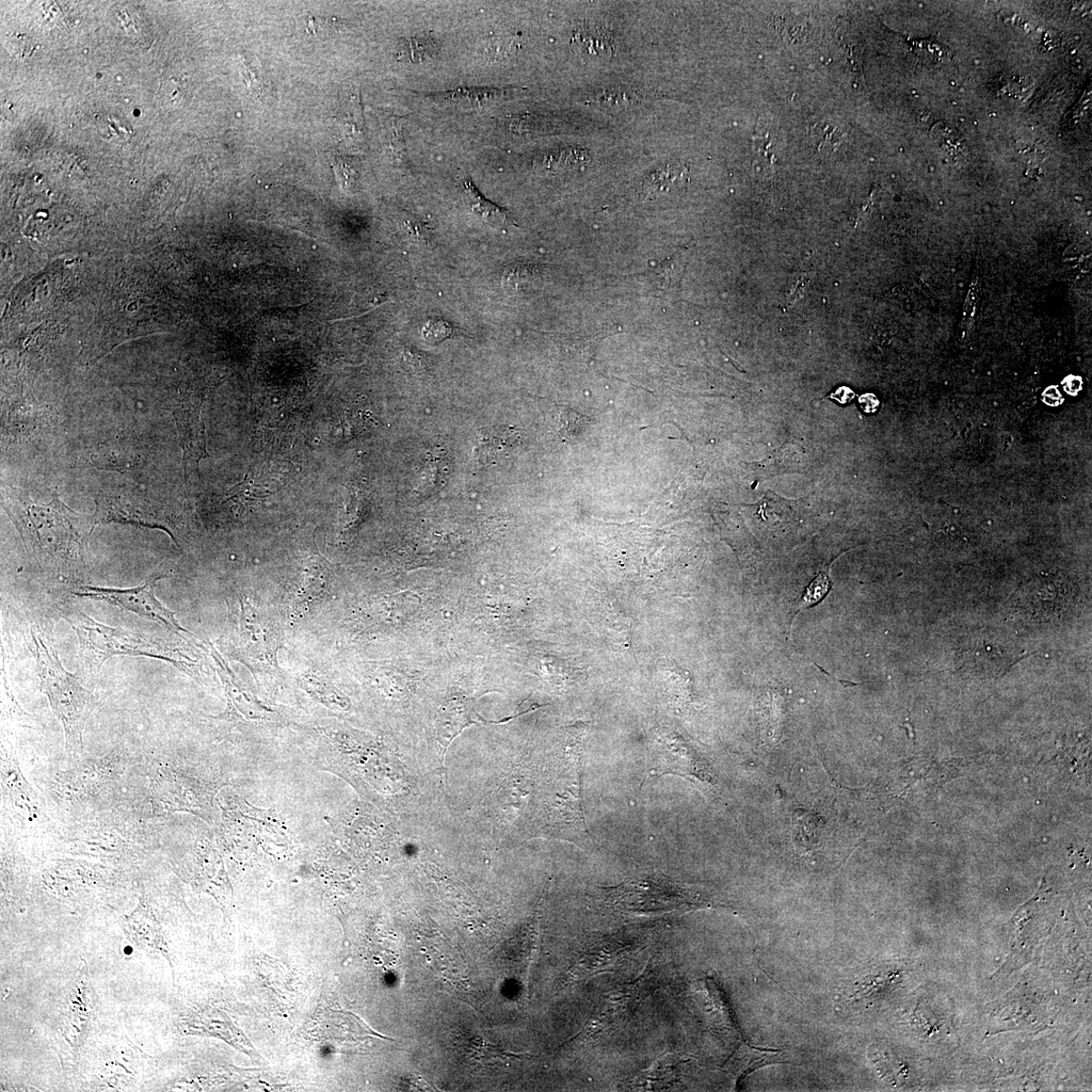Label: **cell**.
Wrapping results in <instances>:
<instances>
[{
  "label": "cell",
  "mask_w": 1092,
  "mask_h": 1092,
  "mask_svg": "<svg viewBox=\"0 0 1092 1092\" xmlns=\"http://www.w3.org/2000/svg\"><path fill=\"white\" fill-rule=\"evenodd\" d=\"M5 508L21 536L29 563L61 584L83 586L87 572V541L96 526L93 517L82 516L58 497L50 503L31 502L18 490L6 494Z\"/></svg>",
  "instance_id": "6da1fadb"
},
{
  "label": "cell",
  "mask_w": 1092,
  "mask_h": 1092,
  "mask_svg": "<svg viewBox=\"0 0 1092 1092\" xmlns=\"http://www.w3.org/2000/svg\"><path fill=\"white\" fill-rule=\"evenodd\" d=\"M582 735H573L563 751L549 761L533 818L536 831L594 849L600 845L588 829L582 808Z\"/></svg>",
  "instance_id": "7a4b0ae2"
},
{
  "label": "cell",
  "mask_w": 1092,
  "mask_h": 1092,
  "mask_svg": "<svg viewBox=\"0 0 1092 1092\" xmlns=\"http://www.w3.org/2000/svg\"><path fill=\"white\" fill-rule=\"evenodd\" d=\"M62 617L77 635L80 661L88 673H99L111 657L127 655L156 658L173 665L192 678H201L199 661L181 645L141 632L112 628L79 610H67Z\"/></svg>",
  "instance_id": "3957f363"
},
{
  "label": "cell",
  "mask_w": 1092,
  "mask_h": 1092,
  "mask_svg": "<svg viewBox=\"0 0 1092 1092\" xmlns=\"http://www.w3.org/2000/svg\"><path fill=\"white\" fill-rule=\"evenodd\" d=\"M30 636L40 687L66 732L67 752L70 757L83 758L84 730L98 699L64 668L52 642L40 630L31 629Z\"/></svg>",
  "instance_id": "277c9868"
},
{
  "label": "cell",
  "mask_w": 1092,
  "mask_h": 1092,
  "mask_svg": "<svg viewBox=\"0 0 1092 1092\" xmlns=\"http://www.w3.org/2000/svg\"><path fill=\"white\" fill-rule=\"evenodd\" d=\"M605 904L624 913H660L700 907L699 895L665 877H640L601 890Z\"/></svg>",
  "instance_id": "5b68a950"
},
{
  "label": "cell",
  "mask_w": 1092,
  "mask_h": 1092,
  "mask_svg": "<svg viewBox=\"0 0 1092 1092\" xmlns=\"http://www.w3.org/2000/svg\"><path fill=\"white\" fill-rule=\"evenodd\" d=\"M68 846L78 855L130 857L150 846L146 828L136 819L115 814L74 828Z\"/></svg>",
  "instance_id": "8992f818"
},
{
  "label": "cell",
  "mask_w": 1092,
  "mask_h": 1092,
  "mask_svg": "<svg viewBox=\"0 0 1092 1092\" xmlns=\"http://www.w3.org/2000/svg\"><path fill=\"white\" fill-rule=\"evenodd\" d=\"M95 525L118 523L164 530L179 545V527L168 510L136 490L118 489L95 497Z\"/></svg>",
  "instance_id": "52a82bcc"
},
{
  "label": "cell",
  "mask_w": 1092,
  "mask_h": 1092,
  "mask_svg": "<svg viewBox=\"0 0 1092 1092\" xmlns=\"http://www.w3.org/2000/svg\"><path fill=\"white\" fill-rule=\"evenodd\" d=\"M164 576L154 574L148 579L134 588L115 589L83 585L72 593L76 597L89 598L114 605L146 617L160 622L176 634L185 637L195 636L183 628L175 614L165 606L155 595V587Z\"/></svg>",
  "instance_id": "ba28073f"
},
{
  "label": "cell",
  "mask_w": 1092,
  "mask_h": 1092,
  "mask_svg": "<svg viewBox=\"0 0 1092 1092\" xmlns=\"http://www.w3.org/2000/svg\"><path fill=\"white\" fill-rule=\"evenodd\" d=\"M1024 656L1006 636L984 632L969 638L959 651L958 671L975 677L997 679Z\"/></svg>",
  "instance_id": "9c48e42d"
},
{
  "label": "cell",
  "mask_w": 1092,
  "mask_h": 1092,
  "mask_svg": "<svg viewBox=\"0 0 1092 1092\" xmlns=\"http://www.w3.org/2000/svg\"><path fill=\"white\" fill-rule=\"evenodd\" d=\"M123 769L122 754L118 751L101 759L80 762L56 777L54 791L61 800L72 805L93 800L108 790L121 776Z\"/></svg>",
  "instance_id": "30bf717a"
},
{
  "label": "cell",
  "mask_w": 1092,
  "mask_h": 1092,
  "mask_svg": "<svg viewBox=\"0 0 1092 1092\" xmlns=\"http://www.w3.org/2000/svg\"><path fill=\"white\" fill-rule=\"evenodd\" d=\"M210 792L198 781L169 768H158L150 776V802L156 816L175 811L205 809Z\"/></svg>",
  "instance_id": "8fae6325"
},
{
  "label": "cell",
  "mask_w": 1092,
  "mask_h": 1092,
  "mask_svg": "<svg viewBox=\"0 0 1092 1092\" xmlns=\"http://www.w3.org/2000/svg\"><path fill=\"white\" fill-rule=\"evenodd\" d=\"M1073 590L1054 577L1038 579L1023 587L1015 595L1013 609L1023 619L1050 621L1063 615L1072 602Z\"/></svg>",
  "instance_id": "7c38bea8"
},
{
  "label": "cell",
  "mask_w": 1092,
  "mask_h": 1092,
  "mask_svg": "<svg viewBox=\"0 0 1092 1092\" xmlns=\"http://www.w3.org/2000/svg\"><path fill=\"white\" fill-rule=\"evenodd\" d=\"M184 453L185 478L188 472L197 470L200 461L208 458L206 432L201 404L182 406L173 413Z\"/></svg>",
  "instance_id": "4fadbf2b"
},
{
  "label": "cell",
  "mask_w": 1092,
  "mask_h": 1092,
  "mask_svg": "<svg viewBox=\"0 0 1092 1092\" xmlns=\"http://www.w3.org/2000/svg\"><path fill=\"white\" fill-rule=\"evenodd\" d=\"M650 777L677 775L703 780L704 769L693 756V752L673 737H663L654 747L650 761Z\"/></svg>",
  "instance_id": "5bb4252c"
},
{
  "label": "cell",
  "mask_w": 1092,
  "mask_h": 1092,
  "mask_svg": "<svg viewBox=\"0 0 1092 1092\" xmlns=\"http://www.w3.org/2000/svg\"><path fill=\"white\" fill-rule=\"evenodd\" d=\"M240 618V649L245 652L246 656H252L256 663L276 667L279 642L275 636L263 632L259 614L249 602H243Z\"/></svg>",
  "instance_id": "9a60e30c"
},
{
  "label": "cell",
  "mask_w": 1092,
  "mask_h": 1092,
  "mask_svg": "<svg viewBox=\"0 0 1092 1092\" xmlns=\"http://www.w3.org/2000/svg\"><path fill=\"white\" fill-rule=\"evenodd\" d=\"M2 784L12 807L28 815L30 822H40L47 818L42 809V802L24 777L18 760L4 749Z\"/></svg>",
  "instance_id": "2e32d148"
},
{
  "label": "cell",
  "mask_w": 1092,
  "mask_h": 1092,
  "mask_svg": "<svg viewBox=\"0 0 1092 1092\" xmlns=\"http://www.w3.org/2000/svg\"><path fill=\"white\" fill-rule=\"evenodd\" d=\"M518 88H458L445 91L426 92L427 100L458 107H484L509 98Z\"/></svg>",
  "instance_id": "e0dca14e"
},
{
  "label": "cell",
  "mask_w": 1092,
  "mask_h": 1092,
  "mask_svg": "<svg viewBox=\"0 0 1092 1092\" xmlns=\"http://www.w3.org/2000/svg\"><path fill=\"white\" fill-rule=\"evenodd\" d=\"M462 198L471 213L490 226L503 229L516 224V221L513 220L509 212L481 195L470 179L462 181Z\"/></svg>",
  "instance_id": "ac0fdd59"
},
{
  "label": "cell",
  "mask_w": 1092,
  "mask_h": 1092,
  "mask_svg": "<svg viewBox=\"0 0 1092 1092\" xmlns=\"http://www.w3.org/2000/svg\"><path fill=\"white\" fill-rule=\"evenodd\" d=\"M689 171L681 164H670L654 170L642 183V194L649 200L664 197L682 188L688 182Z\"/></svg>",
  "instance_id": "d6986e66"
},
{
  "label": "cell",
  "mask_w": 1092,
  "mask_h": 1092,
  "mask_svg": "<svg viewBox=\"0 0 1092 1092\" xmlns=\"http://www.w3.org/2000/svg\"><path fill=\"white\" fill-rule=\"evenodd\" d=\"M322 567V566H321ZM312 566L304 575L293 604L295 617L306 613L311 604L323 598L330 589V576L324 568Z\"/></svg>",
  "instance_id": "ffe728a7"
},
{
  "label": "cell",
  "mask_w": 1092,
  "mask_h": 1092,
  "mask_svg": "<svg viewBox=\"0 0 1092 1092\" xmlns=\"http://www.w3.org/2000/svg\"><path fill=\"white\" fill-rule=\"evenodd\" d=\"M439 52L438 40L429 34H419L400 40L398 46L397 57L400 62L408 64H422L435 58Z\"/></svg>",
  "instance_id": "44dd1931"
},
{
  "label": "cell",
  "mask_w": 1092,
  "mask_h": 1092,
  "mask_svg": "<svg viewBox=\"0 0 1092 1092\" xmlns=\"http://www.w3.org/2000/svg\"><path fill=\"white\" fill-rule=\"evenodd\" d=\"M574 41L576 46L587 55H607L612 50V41H610L608 34L598 29H590L587 27L576 29L574 34Z\"/></svg>",
  "instance_id": "7402d4cb"
},
{
  "label": "cell",
  "mask_w": 1092,
  "mask_h": 1092,
  "mask_svg": "<svg viewBox=\"0 0 1092 1092\" xmlns=\"http://www.w3.org/2000/svg\"><path fill=\"white\" fill-rule=\"evenodd\" d=\"M683 268L682 256L673 255L653 269V282L656 286L672 288L680 281Z\"/></svg>",
  "instance_id": "603a6c76"
},
{
  "label": "cell",
  "mask_w": 1092,
  "mask_h": 1092,
  "mask_svg": "<svg viewBox=\"0 0 1092 1092\" xmlns=\"http://www.w3.org/2000/svg\"><path fill=\"white\" fill-rule=\"evenodd\" d=\"M580 158L582 156L575 149L554 150L537 156L536 166L542 169L556 171L574 166Z\"/></svg>",
  "instance_id": "cb8c5ba5"
},
{
  "label": "cell",
  "mask_w": 1092,
  "mask_h": 1092,
  "mask_svg": "<svg viewBox=\"0 0 1092 1092\" xmlns=\"http://www.w3.org/2000/svg\"><path fill=\"white\" fill-rule=\"evenodd\" d=\"M830 587L831 581L829 573L827 574L823 572L819 574L807 589L805 595H803L801 604L799 605V609L795 614L791 626L794 623L795 617L799 613L802 612L803 609L813 607L818 603H821L829 595Z\"/></svg>",
  "instance_id": "d4e9b609"
},
{
  "label": "cell",
  "mask_w": 1092,
  "mask_h": 1092,
  "mask_svg": "<svg viewBox=\"0 0 1092 1092\" xmlns=\"http://www.w3.org/2000/svg\"><path fill=\"white\" fill-rule=\"evenodd\" d=\"M513 47V42L508 38L491 37L481 48V55L489 61H501L510 55Z\"/></svg>",
  "instance_id": "484cf974"
},
{
  "label": "cell",
  "mask_w": 1092,
  "mask_h": 1092,
  "mask_svg": "<svg viewBox=\"0 0 1092 1092\" xmlns=\"http://www.w3.org/2000/svg\"><path fill=\"white\" fill-rule=\"evenodd\" d=\"M595 101L607 108H623L633 106L636 100L634 93L613 89L597 94Z\"/></svg>",
  "instance_id": "4316f807"
},
{
  "label": "cell",
  "mask_w": 1092,
  "mask_h": 1092,
  "mask_svg": "<svg viewBox=\"0 0 1092 1092\" xmlns=\"http://www.w3.org/2000/svg\"><path fill=\"white\" fill-rule=\"evenodd\" d=\"M243 68L244 76L251 92L261 93L263 89L264 80L259 60L248 55L243 59Z\"/></svg>",
  "instance_id": "83f0119b"
},
{
  "label": "cell",
  "mask_w": 1092,
  "mask_h": 1092,
  "mask_svg": "<svg viewBox=\"0 0 1092 1092\" xmlns=\"http://www.w3.org/2000/svg\"><path fill=\"white\" fill-rule=\"evenodd\" d=\"M454 327L442 320H431L423 327L422 335L429 343H440L454 334Z\"/></svg>",
  "instance_id": "f1b7e54d"
},
{
  "label": "cell",
  "mask_w": 1092,
  "mask_h": 1092,
  "mask_svg": "<svg viewBox=\"0 0 1092 1092\" xmlns=\"http://www.w3.org/2000/svg\"><path fill=\"white\" fill-rule=\"evenodd\" d=\"M7 48L15 56L24 57L33 52L35 46L28 36L13 35L8 39Z\"/></svg>",
  "instance_id": "f546056e"
},
{
  "label": "cell",
  "mask_w": 1092,
  "mask_h": 1092,
  "mask_svg": "<svg viewBox=\"0 0 1092 1092\" xmlns=\"http://www.w3.org/2000/svg\"><path fill=\"white\" fill-rule=\"evenodd\" d=\"M583 424L576 414L565 412L560 417V435L567 439H573L581 431Z\"/></svg>",
  "instance_id": "4dcf8cb0"
},
{
  "label": "cell",
  "mask_w": 1092,
  "mask_h": 1092,
  "mask_svg": "<svg viewBox=\"0 0 1092 1092\" xmlns=\"http://www.w3.org/2000/svg\"><path fill=\"white\" fill-rule=\"evenodd\" d=\"M406 360H407V362H408L410 368L412 369V371H416V372H419V374H420L422 372L427 371V369H428V363H429L428 359L425 356L421 355V352H419H419H416L413 350L407 351L406 352Z\"/></svg>",
  "instance_id": "1f68e13d"
},
{
  "label": "cell",
  "mask_w": 1092,
  "mask_h": 1092,
  "mask_svg": "<svg viewBox=\"0 0 1092 1092\" xmlns=\"http://www.w3.org/2000/svg\"><path fill=\"white\" fill-rule=\"evenodd\" d=\"M859 403L861 409L866 414H874L879 408V400L874 394H865L860 397Z\"/></svg>",
  "instance_id": "d6a6232c"
},
{
  "label": "cell",
  "mask_w": 1092,
  "mask_h": 1092,
  "mask_svg": "<svg viewBox=\"0 0 1092 1092\" xmlns=\"http://www.w3.org/2000/svg\"><path fill=\"white\" fill-rule=\"evenodd\" d=\"M404 224H405V227H406L408 233L411 236H415L419 239H423V238L427 237L428 231L425 228L423 223H421L420 221L409 219V220H406L404 222Z\"/></svg>",
  "instance_id": "836d02e7"
},
{
  "label": "cell",
  "mask_w": 1092,
  "mask_h": 1092,
  "mask_svg": "<svg viewBox=\"0 0 1092 1092\" xmlns=\"http://www.w3.org/2000/svg\"><path fill=\"white\" fill-rule=\"evenodd\" d=\"M829 398L837 400L841 405H847L850 400L855 398V393L848 387H841L829 395Z\"/></svg>",
  "instance_id": "e575fe53"
},
{
  "label": "cell",
  "mask_w": 1092,
  "mask_h": 1092,
  "mask_svg": "<svg viewBox=\"0 0 1092 1092\" xmlns=\"http://www.w3.org/2000/svg\"><path fill=\"white\" fill-rule=\"evenodd\" d=\"M1063 387L1069 395H1078L1082 390V380L1080 377L1069 376L1063 382Z\"/></svg>",
  "instance_id": "d590c367"
},
{
  "label": "cell",
  "mask_w": 1092,
  "mask_h": 1092,
  "mask_svg": "<svg viewBox=\"0 0 1092 1092\" xmlns=\"http://www.w3.org/2000/svg\"><path fill=\"white\" fill-rule=\"evenodd\" d=\"M1043 399L1045 400V403L1051 406L1059 405L1063 400L1062 394H1060L1059 390L1055 387H1050L1043 392Z\"/></svg>",
  "instance_id": "8d00e7d4"
},
{
  "label": "cell",
  "mask_w": 1092,
  "mask_h": 1092,
  "mask_svg": "<svg viewBox=\"0 0 1092 1092\" xmlns=\"http://www.w3.org/2000/svg\"><path fill=\"white\" fill-rule=\"evenodd\" d=\"M813 665H814L815 667H817V669H818V670H821V671H822L824 673H826V674H827V676H829V677L832 678L833 680H837L838 682H840V683H841V684H842V685H843L845 688H848V687H855V686H859V685H862V684H860V683H853V682H849V681H843V680H839V679H837V678H834L833 676H831V674H830L829 673H828L827 671H825V670H824V669H823L821 666H818L816 663H813Z\"/></svg>",
  "instance_id": "74e56055"
}]
</instances>
